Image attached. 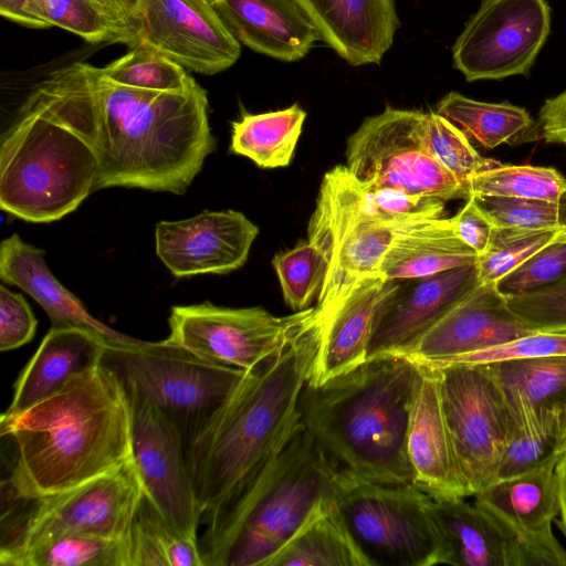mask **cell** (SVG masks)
I'll return each mask as SVG.
<instances>
[{
  "label": "cell",
  "mask_w": 566,
  "mask_h": 566,
  "mask_svg": "<svg viewBox=\"0 0 566 566\" xmlns=\"http://www.w3.org/2000/svg\"><path fill=\"white\" fill-rule=\"evenodd\" d=\"M208 106L197 82L181 92L135 88L74 62L51 72L21 108L55 119L91 147L98 163L95 191L182 195L216 148Z\"/></svg>",
  "instance_id": "obj_1"
},
{
  "label": "cell",
  "mask_w": 566,
  "mask_h": 566,
  "mask_svg": "<svg viewBox=\"0 0 566 566\" xmlns=\"http://www.w3.org/2000/svg\"><path fill=\"white\" fill-rule=\"evenodd\" d=\"M0 437L8 450L1 495L64 492L133 458L129 399L117 377L98 365L30 409L2 413Z\"/></svg>",
  "instance_id": "obj_2"
},
{
  "label": "cell",
  "mask_w": 566,
  "mask_h": 566,
  "mask_svg": "<svg viewBox=\"0 0 566 566\" xmlns=\"http://www.w3.org/2000/svg\"><path fill=\"white\" fill-rule=\"evenodd\" d=\"M321 343L314 319L283 350L243 376L185 450L201 510L212 522L301 427L300 398Z\"/></svg>",
  "instance_id": "obj_3"
},
{
  "label": "cell",
  "mask_w": 566,
  "mask_h": 566,
  "mask_svg": "<svg viewBox=\"0 0 566 566\" xmlns=\"http://www.w3.org/2000/svg\"><path fill=\"white\" fill-rule=\"evenodd\" d=\"M420 365L384 354L300 398L301 423L338 472L375 483L412 485L406 437Z\"/></svg>",
  "instance_id": "obj_4"
},
{
  "label": "cell",
  "mask_w": 566,
  "mask_h": 566,
  "mask_svg": "<svg viewBox=\"0 0 566 566\" xmlns=\"http://www.w3.org/2000/svg\"><path fill=\"white\" fill-rule=\"evenodd\" d=\"M337 469L303 424L198 539L205 566H266L334 497Z\"/></svg>",
  "instance_id": "obj_5"
},
{
  "label": "cell",
  "mask_w": 566,
  "mask_h": 566,
  "mask_svg": "<svg viewBox=\"0 0 566 566\" xmlns=\"http://www.w3.org/2000/svg\"><path fill=\"white\" fill-rule=\"evenodd\" d=\"M98 163L91 147L55 119L20 108L0 146V207L46 223L76 210L95 191Z\"/></svg>",
  "instance_id": "obj_6"
},
{
  "label": "cell",
  "mask_w": 566,
  "mask_h": 566,
  "mask_svg": "<svg viewBox=\"0 0 566 566\" xmlns=\"http://www.w3.org/2000/svg\"><path fill=\"white\" fill-rule=\"evenodd\" d=\"M101 365L126 391L144 397L160 411L185 450L244 374L202 359L168 339L107 344Z\"/></svg>",
  "instance_id": "obj_7"
},
{
  "label": "cell",
  "mask_w": 566,
  "mask_h": 566,
  "mask_svg": "<svg viewBox=\"0 0 566 566\" xmlns=\"http://www.w3.org/2000/svg\"><path fill=\"white\" fill-rule=\"evenodd\" d=\"M143 495L133 458L118 470L71 490L35 497L1 495L0 565L66 534L126 536Z\"/></svg>",
  "instance_id": "obj_8"
},
{
  "label": "cell",
  "mask_w": 566,
  "mask_h": 566,
  "mask_svg": "<svg viewBox=\"0 0 566 566\" xmlns=\"http://www.w3.org/2000/svg\"><path fill=\"white\" fill-rule=\"evenodd\" d=\"M334 497L370 566L438 565L430 496L416 486L380 484L337 472Z\"/></svg>",
  "instance_id": "obj_9"
},
{
  "label": "cell",
  "mask_w": 566,
  "mask_h": 566,
  "mask_svg": "<svg viewBox=\"0 0 566 566\" xmlns=\"http://www.w3.org/2000/svg\"><path fill=\"white\" fill-rule=\"evenodd\" d=\"M424 113L387 107L349 136L346 168L359 184L443 201L470 198L469 190L427 150Z\"/></svg>",
  "instance_id": "obj_10"
},
{
  "label": "cell",
  "mask_w": 566,
  "mask_h": 566,
  "mask_svg": "<svg viewBox=\"0 0 566 566\" xmlns=\"http://www.w3.org/2000/svg\"><path fill=\"white\" fill-rule=\"evenodd\" d=\"M314 319V306L279 317L260 306L176 305L166 339L202 359L250 370L283 350Z\"/></svg>",
  "instance_id": "obj_11"
},
{
  "label": "cell",
  "mask_w": 566,
  "mask_h": 566,
  "mask_svg": "<svg viewBox=\"0 0 566 566\" xmlns=\"http://www.w3.org/2000/svg\"><path fill=\"white\" fill-rule=\"evenodd\" d=\"M437 369L455 458L469 493L474 496L497 479L510 430L507 409L488 364H455Z\"/></svg>",
  "instance_id": "obj_12"
},
{
  "label": "cell",
  "mask_w": 566,
  "mask_h": 566,
  "mask_svg": "<svg viewBox=\"0 0 566 566\" xmlns=\"http://www.w3.org/2000/svg\"><path fill=\"white\" fill-rule=\"evenodd\" d=\"M551 31L545 0H482L452 48L468 82L528 74Z\"/></svg>",
  "instance_id": "obj_13"
},
{
  "label": "cell",
  "mask_w": 566,
  "mask_h": 566,
  "mask_svg": "<svg viewBox=\"0 0 566 566\" xmlns=\"http://www.w3.org/2000/svg\"><path fill=\"white\" fill-rule=\"evenodd\" d=\"M138 45L205 75L231 67L241 53L212 0H139Z\"/></svg>",
  "instance_id": "obj_14"
},
{
  "label": "cell",
  "mask_w": 566,
  "mask_h": 566,
  "mask_svg": "<svg viewBox=\"0 0 566 566\" xmlns=\"http://www.w3.org/2000/svg\"><path fill=\"white\" fill-rule=\"evenodd\" d=\"M132 411L133 460L143 490L163 516L184 534L198 538L201 510L175 429L144 397L126 391Z\"/></svg>",
  "instance_id": "obj_15"
},
{
  "label": "cell",
  "mask_w": 566,
  "mask_h": 566,
  "mask_svg": "<svg viewBox=\"0 0 566 566\" xmlns=\"http://www.w3.org/2000/svg\"><path fill=\"white\" fill-rule=\"evenodd\" d=\"M534 332L512 311L496 284L486 283L475 287L395 355L432 365L497 347Z\"/></svg>",
  "instance_id": "obj_16"
},
{
  "label": "cell",
  "mask_w": 566,
  "mask_h": 566,
  "mask_svg": "<svg viewBox=\"0 0 566 566\" xmlns=\"http://www.w3.org/2000/svg\"><path fill=\"white\" fill-rule=\"evenodd\" d=\"M259 228L242 212L203 211L156 224V254L176 277L226 274L248 260Z\"/></svg>",
  "instance_id": "obj_17"
},
{
  "label": "cell",
  "mask_w": 566,
  "mask_h": 566,
  "mask_svg": "<svg viewBox=\"0 0 566 566\" xmlns=\"http://www.w3.org/2000/svg\"><path fill=\"white\" fill-rule=\"evenodd\" d=\"M419 365L406 437L412 485L437 500L471 496L446 423L438 369Z\"/></svg>",
  "instance_id": "obj_18"
},
{
  "label": "cell",
  "mask_w": 566,
  "mask_h": 566,
  "mask_svg": "<svg viewBox=\"0 0 566 566\" xmlns=\"http://www.w3.org/2000/svg\"><path fill=\"white\" fill-rule=\"evenodd\" d=\"M480 284L475 264L400 281L378 319L367 358L400 352Z\"/></svg>",
  "instance_id": "obj_19"
},
{
  "label": "cell",
  "mask_w": 566,
  "mask_h": 566,
  "mask_svg": "<svg viewBox=\"0 0 566 566\" xmlns=\"http://www.w3.org/2000/svg\"><path fill=\"white\" fill-rule=\"evenodd\" d=\"M400 286L379 273L358 283L331 312L316 317L321 343L310 381L321 384L368 357L378 319Z\"/></svg>",
  "instance_id": "obj_20"
},
{
  "label": "cell",
  "mask_w": 566,
  "mask_h": 566,
  "mask_svg": "<svg viewBox=\"0 0 566 566\" xmlns=\"http://www.w3.org/2000/svg\"><path fill=\"white\" fill-rule=\"evenodd\" d=\"M321 39L353 66L379 64L400 27L395 0H296Z\"/></svg>",
  "instance_id": "obj_21"
},
{
  "label": "cell",
  "mask_w": 566,
  "mask_h": 566,
  "mask_svg": "<svg viewBox=\"0 0 566 566\" xmlns=\"http://www.w3.org/2000/svg\"><path fill=\"white\" fill-rule=\"evenodd\" d=\"M212 3L240 44L275 60L296 62L322 41L296 0H212Z\"/></svg>",
  "instance_id": "obj_22"
},
{
  "label": "cell",
  "mask_w": 566,
  "mask_h": 566,
  "mask_svg": "<svg viewBox=\"0 0 566 566\" xmlns=\"http://www.w3.org/2000/svg\"><path fill=\"white\" fill-rule=\"evenodd\" d=\"M45 251L17 233L0 245V277L29 294L48 314L52 327H78L102 336L108 344L137 345L143 340L122 334L93 317L81 301L62 285L45 262Z\"/></svg>",
  "instance_id": "obj_23"
},
{
  "label": "cell",
  "mask_w": 566,
  "mask_h": 566,
  "mask_svg": "<svg viewBox=\"0 0 566 566\" xmlns=\"http://www.w3.org/2000/svg\"><path fill=\"white\" fill-rule=\"evenodd\" d=\"M108 343L78 327H52L13 385L7 416L21 413L56 394L75 375L101 365Z\"/></svg>",
  "instance_id": "obj_24"
},
{
  "label": "cell",
  "mask_w": 566,
  "mask_h": 566,
  "mask_svg": "<svg viewBox=\"0 0 566 566\" xmlns=\"http://www.w3.org/2000/svg\"><path fill=\"white\" fill-rule=\"evenodd\" d=\"M556 464L499 479L474 495V504L506 536L549 531L559 514Z\"/></svg>",
  "instance_id": "obj_25"
},
{
  "label": "cell",
  "mask_w": 566,
  "mask_h": 566,
  "mask_svg": "<svg viewBox=\"0 0 566 566\" xmlns=\"http://www.w3.org/2000/svg\"><path fill=\"white\" fill-rule=\"evenodd\" d=\"M429 514L438 541V565L507 566V537L475 504L431 499Z\"/></svg>",
  "instance_id": "obj_26"
},
{
  "label": "cell",
  "mask_w": 566,
  "mask_h": 566,
  "mask_svg": "<svg viewBox=\"0 0 566 566\" xmlns=\"http://www.w3.org/2000/svg\"><path fill=\"white\" fill-rule=\"evenodd\" d=\"M478 253L457 234L450 218H433L408 226L386 252L378 273L405 281L473 265Z\"/></svg>",
  "instance_id": "obj_27"
},
{
  "label": "cell",
  "mask_w": 566,
  "mask_h": 566,
  "mask_svg": "<svg viewBox=\"0 0 566 566\" xmlns=\"http://www.w3.org/2000/svg\"><path fill=\"white\" fill-rule=\"evenodd\" d=\"M266 566H370L336 505L323 502Z\"/></svg>",
  "instance_id": "obj_28"
},
{
  "label": "cell",
  "mask_w": 566,
  "mask_h": 566,
  "mask_svg": "<svg viewBox=\"0 0 566 566\" xmlns=\"http://www.w3.org/2000/svg\"><path fill=\"white\" fill-rule=\"evenodd\" d=\"M509 416L566 411V356L488 363Z\"/></svg>",
  "instance_id": "obj_29"
},
{
  "label": "cell",
  "mask_w": 566,
  "mask_h": 566,
  "mask_svg": "<svg viewBox=\"0 0 566 566\" xmlns=\"http://www.w3.org/2000/svg\"><path fill=\"white\" fill-rule=\"evenodd\" d=\"M436 112L485 149H494L502 144L516 146L542 138L538 122L525 108L507 102H480L450 92L438 102Z\"/></svg>",
  "instance_id": "obj_30"
},
{
  "label": "cell",
  "mask_w": 566,
  "mask_h": 566,
  "mask_svg": "<svg viewBox=\"0 0 566 566\" xmlns=\"http://www.w3.org/2000/svg\"><path fill=\"white\" fill-rule=\"evenodd\" d=\"M306 112L293 104L284 109L244 114L232 123L230 150L250 158L261 168L290 165Z\"/></svg>",
  "instance_id": "obj_31"
},
{
  "label": "cell",
  "mask_w": 566,
  "mask_h": 566,
  "mask_svg": "<svg viewBox=\"0 0 566 566\" xmlns=\"http://www.w3.org/2000/svg\"><path fill=\"white\" fill-rule=\"evenodd\" d=\"M198 539L169 523L143 490L128 531L130 566H205Z\"/></svg>",
  "instance_id": "obj_32"
},
{
  "label": "cell",
  "mask_w": 566,
  "mask_h": 566,
  "mask_svg": "<svg viewBox=\"0 0 566 566\" xmlns=\"http://www.w3.org/2000/svg\"><path fill=\"white\" fill-rule=\"evenodd\" d=\"M509 438L497 479L514 476L548 463L564 453V412L544 410L509 416Z\"/></svg>",
  "instance_id": "obj_33"
},
{
  "label": "cell",
  "mask_w": 566,
  "mask_h": 566,
  "mask_svg": "<svg viewBox=\"0 0 566 566\" xmlns=\"http://www.w3.org/2000/svg\"><path fill=\"white\" fill-rule=\"evenodd\" d=\"M3 566H130L128 534L57 536L12 556Z\"/></svg>",
  "instance_id": "obj_34"
},
{
  "label": "cell",
  "mask_w": 566,
  "mask_h": 566,
  "mask_svg": "<svg viewBox=\"0 0 566 566\" xmlns=\"http://www.w3.org/2000/svg\"><path fill=\"white\" fill-rule=\"evenodd\" d=\"M29 12L49 27L74 33L91 44L123 43L134 48L133 32L97 0H29Z\"/></svg>",
  "instance_id": "obj_35"
},
{
  "label": "cell",
  "mask_w": 566,
  "mask_h": 566,
  "mask_svg": "<svg viewBox=\"0 0 566 566\" xmlns=\"http://www.w3.org/2000/svg\"><path fill=\"white\" fill-rule=\"evenodd\" d=\"M471 196H504L559 201L566 198V178L553 167L496 161L472 176Z\"/></svg>",
  "instance_id": "obj_36"
},
{
  "label": "cell",
  "mask_w": 566,
  "mask_h": 566,
  "mask_svg": "<svg viewBox=\"0 0 566 566\" xmlns=\"http://www.w3.org/2000/svg\"><path fill=\"white\" fill-rule=\"evenodd\" d=\"M272 266L277 275L284 302L294 312L312 307L324 286L329 261L314 242L300 241L276 253Z\"/></svg>",
  "instance_id": "obj_37"
},
{
  "label": "cell",
  "mask_w": 566,
  "mask_h": 566,
  "mask_svg": "<svg viewBox=\"0 0 566 566\" xmlns=\"http://www.w3.org/2000/svg\"><path fill=\"white\" fill-rule=\"evenodd\" d=\"M102 71L118 84L150 91L181 92L196 83L184 66L139 45L130 48L128 53Z\"/></svg>",
  "instance_id": "obj_38"
},
{
  "label": "cell",
  "mask_w": 566,
  "mask_h": 566,
  "mask_svg": "<svg viewBox=\"0 0 566 566\" xmlns=\"http://www.w3.org/2000/svg\"><path fill=\"white\" fill-rule=\"evenodd\" d=\"M563 231L494 227L488 248L475 263L481 284L496 283Z\"/></svg>",
  "instance_id": "obj_39"
},
{
  "label": "cell",
  "mask_w": 566,
  "mask_h": 566,
  "mask_svg": "<svg viewBox=\"0 0 566 566\" xmlns=\"http://www.w3.org/2000/svg\"><path fill=\"white\" fill-rule=\"evenodd\" d=\"M422 136L427 150L467 189L472 176L496 163L482 157L471 145L469 137L437 112L424 113Z\"/></svg>",
  "instance_id": "obj_40"
},
{
  "label": "cell",
  "mask_w": 566,
  "mask_h": 566,
  "mask_svg": "<svg viewBox=\"0 0 566 566\" xmlns=\"http://www.w3.org/2000/svg\"><path fill=\"white\" fill-rule=\"evenodd\" d=\"M494 227L566 230V198L559 201L504 196H471Z\"/></svg>",
  "instance_id": "obj_41"
},
{
  "label": "cell",
  "mask_w": 566,
  "mask_h": 566,
  "mask_svg": "<svg viewBox=\"0 0 566 566\" xmlns=\"http://www.w3.org/2000/svg\"><path fill=\"white\" fill-rule=\"evenodd\" d=\"M566 277V230L495 284L507 298L546 287Z\"/></svg>",
  "instance_id": "obj_42"
},
{
  "label": "cell",
  "mask_w": 566,
  "mask_h": 566,
  "mask_svg": "<svg viewBox=\"0 0 566 566\" xmlns=\"http://www.w3.org/2000/svg\"><path fill=\"white\" fill-rule=\"evenodd\" d=\"M551 356H566V332H534L497 347L458 356L428 366L439 368L455 364H488L506 359Z\"/></svg>",
  "instance_id": "obj_43"
},
{
  "label": "cell",
  "mask_w": 566,
  "mask_h": 566,
  "mask_svg": "<svg viewBox=\"0 0 566 566\" xmlns=\"http://www.w3.org/2000/svg\"><path fill=\"white\" fill-rule=\"evenodd\" d=\"M512 311L535 332H566V277L507 298Z\"/></svg>",
  "instance_id": "obj_44"
},
{
  "label": "cell",
  "mask_w": 566,
  "mask_h": 566,
  "mask_svg": "<svg viewBox=\"0 0 566 566\" xmlns=\"http://www.w3.org/2000/svg\"><path fill=\"white\" fill-rule=\"evenodd\" d=\"M38 321L21 294L0 285V350L17 349L29 343Z\"/></svg>",
  "instance_id": "obj_45"
},
{
  "label": "cell",
  "mask_w": 566,
  "mask_h": 566,
  "mask_svg": "<svg viewBox=\"0 0 566 566\" xmlns=\"http://www.w3.org/2000/svg\"><path fill=\"white\" fill-rule=\"evenodd\" d=\"M450 219L460 239L478 255L485 251L494 226L478 207L473 197H470L458 213Z\"/></svg>",
  "instance_id": "obj_46"
},
{
  "label": "cell",
  "mask_w": 566,
  "mask_h": 566,
  "mask_svg": "<svg viewBox=\"0 0 566 566\" xmlns=\"http://www.w3.org/2000/svg\"><path fill=\"white\" fill-rule=\"evenodd\" d=\"M538 126L546 143L566 145V91L544 102Z\"/></svg>",
  "instance_id": "obj_47"
},
{
  "label": "cell",
  "mask_w": 566,
  "mask_h": 566,
  "mask_svg": "<svg viewBox=\"0 0 566 566\" xmlns=\"http://www.w3.org/2000/svg\"><path fill=\"white\" fill-rule=\"evenodd\" d=\"M29 0H0V13L2 17L34 29H48V23L32 15L28 10Z\"/></svg>",
  "instance_id": "obj_48"
},
{
  "label": "cell",
  "mask_w": 566,
  "mask_h": 566,
  "mask_svg": "<svg viewBox=\"0 0 566 566\" xmlns=\"http://www.w3.org/2000/svg\"><path fill=\"white\" fill-rule=\"evenodd\" d=\"M133 32L137 43L139 0H97ZM135 43V45H136Z\"/></svg>",
  "instance_id": "obj_49"
},
{
  "label": "cell",
  "mask_w": 566,
  "mask_h": 566,
  "mask_svg": "<svg viewBox=\"0 0 566 566\" xmlns=\"http://www.w3.org/2000/svg\"><path fill=\"white\" fill-rule=\"evenodd\" d=\"M558 489L559 520L556 522L566 537V450L555 467Z\"/></svg>",
  "instance_id": "obj_50"
},
{
  "label": "cell",
  "mask_w": 566,
  "mask_h": 566,
  "mask_svg": "<svg viewBox=\"0 0 566 566\" xmlns=\"http://www.w3.org/2000/svg\"><path fill=\"white\" fill-rule=\"evenodd\" d=\"M564 449L566 450V411L564 413Z\"/></svg>",
  "instance_id": "obj_51"
}]
</instances>
